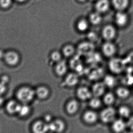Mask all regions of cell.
Returning <instances> with one entry per match:
<instances>
[{
  "instance_id": "cell-1",
  "label": "cell",
  "mask_w": 133,
  "mask_h": 133,
  "mask_svg": "<svg viewBox=\"0 0 133 133\" xmlns=\"http://www.w3.org/2000/svg\"><path fill=\"white\" fill-rule=\"evenodd\" d=\"M15 97L21 104H29L35 98V90L26 85H22L18 87L14 93Z\"/></svg>"
},
{
  "instance_id": "cell-2",
  "label": "cell",
  "mask_w": 133,
  "mask_h": 133,
  "mask_svg": "<svg viewBox=\"0 0 133 133\" xmlns=\"http://www.w3.org/2000/svg\"><path fill=\"white\" fill-rule=\"evenodd\" d=\"M128 66L124 58L114 57L111 58L108 62L109 70L112 73L121 74L125 72Z\"/></svg>"
},
{
  "instance_id": "cell-3",
  "label": "cell",
  "mask_w": 133,
  "mask_h": 133,
  "mask_svg": "<svg viewBox=\"0 0 133 133\" xmlns=\"http://www.w3.org/2000/svg\"><path fill=\"white\" fill-rule=\"evenodd\" d=\"M21 60V56L18 52L15 50H9L5 51L2 61L8 67L15 68L20 64Z\"/></svg>"
},
{
  "instance_id": "cell-4",
  "label": "cell",
  "mask_w": 133,
  "mask_h": 133,
  "mask_svg": "<svg viewBox=\"0 0 133 133\" xmlns=\"http://www.w3.org/2000/svg\"><path fill=\"white\" fill-rule=\"evenodd\" d=\"M21 104L15 98H11L4 104L5 111L8 115L17 116Z\"/></svg>"
},
{
  "instance_id": "cell-5",
  "label": "cell",
  "mask_w": 133,
  "mask_h": 133,
  "mask_svg": "<svg viewBox=\"0 0 133 133\" xmlns=\"http://www.w3.org/2000/svg\"><path fill=\"white\" fill-rule=\"evenodd\" d=\"M117 114V110L112 106H108L102 111L100 118L102 122L104 123H111L116 119Z\"/></svg>"
},
{
  "instance_id": "cell-6",
  "label": "cell",
  "mask_w": 133,
  "mask_h": 133,
  "mask_svg": "<svg viewBox=\"0 0 133 133\" xmlns=\"http://www.w3.org/2000/svg\"><path fill=\"white\" fill-rule=\"evenodd\" d=\"M129 22V16L125 11H118L115 16L116 24L120 28L127 26Z\"/></svg>"
},
{
  "instance_id": "cell-7",
  "label": "cell",
  "mask_w": 133,
  "mask_h": 133,
  "mask_svg": "<svg viewBox=\"0 0 133 133\" xmlns=\"http://www.w3.org/2000/svg\"><path fill=\"white\" fill-rule=\"evenodd\" d=\"M102 50L105 56L111 58L115 57L117 53V48L115 44L111 41H107L103 45Z\"/></svg>"
},
{
  "instance_id": "cell-8",
  "label": "cell",
  "mask_w": 133,
  "mask_h": 133,
  "mask_svg": "<svg viewBox=\"0 0 133 133\" xmlns=\"http://www.w3.org/2000/svg\"><path fill=\"white\" fill-rule=\"evenodd\" d=\"M111 129L115 133H121L125 132L127 130L125 120L120 118L116 119L112 123Z\"/></svg>"
},
{
  "instance_id": "cell-9",
  "label": "cell",
  "mask_w": 133,
  "mask_h": 133,
  "mask_svg": "<svg viewBox=\"0 0 133 133\" xmlns=\"http://www.w3.org/2000/svg\"><path fill=\"white\" fill-rule=\"evenodd\" d=\"M94 46L91 43L83 42L79 45L77 50L79 55L87 56L94 52Z\"/></svg>"
},
{
  "instance_id": "cell-10",
  "label": "cell",
  "mask_w": 133,
  "mask_h": 133,
  "mask_svg": "<svg viewBox=\"0 0 133 133\" xmlns=\"http://www.w3.org/2000/svg\"><path fill=\"white\" fill-rule=\"evenodd\" d=\"M116 29L111 25L105 26L102 30L103 37L107 41H111L114 40L116 36Z\"/></svg>"
},
{
  "instance_id": "cell-11",
  "label": "cell",
  "mask_w": 133,
  "mask_h": 133,
  "mask_svg": "<svg viewBox=\"0 0 133 133\" xmlns=\"http://www.w3.org/2000/svg\"><path fill=\"white\" fill-rule=\"evenodd\" d=\"M31 130L35 133H44L49 131L48 124L41 120L34 122L31 126Z\"/></svg>"
},
{
  "instance_id": "cell-12",
  "label": "cell",
  "mask_w": 133,
  "mask_h": 133,
  "mask_svg": "<svg viewBox=\"0 0 133 133\" xmlns=\"http://www.w3.org/2000/svg\"><path fill=\"white\" fill-rule=\"evenodd\" d=\"M131 92L129 87L122 85L116 87L115 92L116 96L121 100H126L131 95Z\"/></svg>"
},
{
  "instance_id": "cell-13",
  "label": "cell",
  "mask_w": 133,
  "mask_h": 133,
  "mask_svg": "<svg viewBox=\"0 0 133 133\" xmlns=\"http://www.w3.org/2000/svg\"><path fill=\"white\" fill-rule=\"evenodd\" d=\"M65 125L62 120L57 119L48 124L49 131L61 132L64 130Z\"/></svg>"
},
{
  "instance_id": "cell-14",
  "label": "cell",
  "mask_w": 133,
  "mask_h": 133,
  "mask_svg": "<svg viewBox=\"0 0 133 133\" xmlns=\"http://www.w3.org/2000/svg\"><path fill=\"white\" fill-rule=\"evenodd\" d=\"M117 114L119 118L127 119L129 118L132 114V110L129 106L127 105H122L117 109Z\"/></svg>"
},
{
  "instance_id": "cell-15",
  "label": "cell",
  "mask_w": 133,
  "mask_h": 133,
  "mask_svg": "<svg viewBox=\"0 0 133 133\" xmlns=\"http://www.w3.org/2000/svg\"><path fill=\"white\" fill-rule=\"evenodd\" d=\"M113 7L118 11H125L129 8L130 0H111Z\"/></svg>"
},
{
  "instance_id": "cell-16",
  "label": "cell",
  "mask_w": 133,
  "mask_h": 133,
  "mask_svg": "<svg viewBox=\"0 0 133 133\" xmlns=\"http://www.w3.org/2000/svg\"><path fill=\"white\" fill-rule=\"evenodd\" d=\"M77 95L78 98L81 100L85 101L91 98L92 92L85 87H79L77 91Z\"/></svg>"
},
{
  "instance_id": "cell-17",
  "label": "cell",
  "mask_w": 133,
  "mask_h": 133,
  "mask_svg": "<svg viewBox=\"0 0 133 133\" xmlns=\"http://www.w3.org/2000/svg\"><path fill=\"white\" fill-rule=\"evenodd\" d=\"M105 85L103 83H97L94 84L92 89V94L95 97H99L104 94Z\"/></svg>"
},
{
  "instance_id": "cell-18",
  "label": "cell",
  "mask_w": 133,
  "mask_h": 133,
  "mask_svg": "<svg viewBox=\"0 0 133 133\" xmlns=\"http://www.w3.org/2000/svg\"><path fill=\"white\" fill-rule=\"evenodd\" d=\"M32 111L31 107L29 104H22L17 116L21 119H25L30 115Z\"/></svg>"
},
{
  "instance_id": "cell-19",
  "label": "cell",
  "mask_w": 133,
  "mask_h": 133,
  "mask_svg": "<svg viewBox=\"0 0 133 133\" xmlns=\"http://www.w3.org/2000/svg\"><path fill=\"white\" fill-rule=\"evenodd\" d=\"M36 96L41 100L46 99L49 96L50 90L46 87L40 86L35 90Z\"/></svg>"
},
{
  "instance_id": "cell-20",
  "label": "cell",
  "mask_w": 133,
  "mask_h": 133,
  "mask_svg": "<svg viewBox=\"0 0 133 133\" xmlns=\"http://www.w3.org/2000/svg\"><path fill=\"white\" fill-rule=\"evenodd\" d=\"M83 119L84 122L87 123L93 124L97 122L98 116L97 113L93 111H87L84 114Z\"/></svg>"
},
{
  "instance_id": "cell-21",
  "label": "cell",
  "mask_w": 133,
  "mask_h": 133,
  "mask_svg": "<svg viewBox=\"0 0 133 133\" xmlns=\"http://www.w3.org/2000/svg\"><path fill=\"white\" fill-rule=\"evenodd\" d=\"M110 3L109 0H99L96 5L97 11L100 13H104L108 11Z\"/></svg>"
},
{
  "instance_id": "cell-22",
  "label": "cell",
  "mask_w": 133,
  "mask_h": 133,
  "mask_svg": "<svg viewBox=\"0 0 133 133\" xmlns=\"http://www.w3.org/2000/svg\"><path fill=\"white\" fill-rule=\"evenodd\" d=\"M79 107V104L78 102L75 100H72L70 101L66 105V111L69 115H74L77 111Z\"/></svg>"
},
{
  "instance_id": "cell-23",
  "label": "cell",
  "mask_w": 133,
  "mask_h": 133,
  "mask_svg": "<svg viewBox=\"0 0 133 133\" xmlns=\"http://www.w3.org/2000/svg\"><path fill=\"white\" fill-rule=\"evenodd\" d=\"M79 81V78L77 74L70 73L68 74L65 78V83L67 86L74 87L76 86Z\"/></svg>"
},
{
  "instance_id": "cell-24",
  "label": "cell",
  "mask_w": 133,
  "mask_h": 133,
  "mask_svg": "<svg viewBox=\"0 0 133 133\" xmlns=\"http://www.w3.org/2000/svg\"><path fill=\"white\" fill-rule=\"evenodd\" d=\"M67 70V65L65 61H60L55 66V72L59 76L64 75L66 73Z\"/></svg>"
},
{
  "instance_id": "cell-25",
  "label": "cell",
  "mask_w": 133,
  "mask_h": 133,
  "mask_svg": "<svg viewBox=\"0 0 133 133\" xmlns=\"http://www.w3.org/2000/svg\"><path fill=\"white\" fill-rule=\"evenodd\" d=\"M87 62L90 65H96L101 61L102 57L99 54L94 52L87 56Z\"/></svg>"
},
{
  "instance_id": "cell-26",
  "label": "cell",
  "mask_w": 133,
  "mask_h": 133,
  "mask_svg": "<svg viewBox=\"0 0 133 133\" xmlns=\"http://www.w3.org/2000/svg\"><path fill=\"white\" fill-rule=\"evenodd\" d=\"M70 65L73 69H74L78 72H81L83 69L81 59L78 56L74 57L71 60Z\"/></svg>"
},
{
  "instance_id": "cell-27",
  "label": "cell",
  "mask_w": 133,
  "mask_h": 133,
  "mask_svg": "<svg viewBox=\"0 0 133 133\" xmlns=\"http://www.w3.org/2000/svg\"><path fill=\"white\" fill-rule=\"evenodd\" d=\"M116 96L112 92H108L104 95L103 101L104 103L108 106H112L115 102Z\"/></svg>"
},
{
  "instance_id": "cell-28",
  "label": "cell",
  "mask_w": 133,
  "mask_h": 133,
  "mask_svg": "<svg viewBox=\"0 0 133 133\" xmlns=\"http://www.w3.org/2000/svg\"><path fill=\"white\" fill-rule=\"evenodd\" d=\"M103 83L105 86L109 88H112L114 87L116 84V79L112 75H106L104 77Z\"/></svg>"
},
{
  "instance_id": "cell-29",
  "label": "cell",
  "mask_w": 133,
  "mask_h": 133,
  "mask_svg": "<svg viewBox=\"0 0 133 133\" xmlns=\"http://www.w3.org/2000/svg\"><path fill=\"white\" fill-rule=\"evenodd\" d=\"M104 73V70L101 68H98L93 69L92 72H90L88 76L91 79L94 80L100 79L103 75Z\"/></svg>"
},
{
  "instance_id": "cell-30",
  "label": "cell",
  "mask_w": 133,
  "mask_h": 133,
  "mask_svg": "<svg viewBox=\"0 0 133 133\" xmlns=\"http://www.w3.org/2000/svg\"><path fill=\"white\" fill-rule=\"evenodd\" d=\"M101 16L98 12L92 13L90 16L91 22L94 25L99 24L101 21Z\"/></svg>"
},
{
  "instance_id": "cell-31",
  "label": "cell",
  "mask_w": 133,
  "mask_h": 133,
  "mask_svg": "<svg viewBox=\"0 0 133 133\" xmlns=\"http://www.w3.org/2000/svg\"><path fill=\"white\" fill-rule=\"evenodd\" d=\"M89 105L93 109L99 108L101 105V102L98 97H94L91 99L89 102Z\"/></svg>"
},
{
  "instance_id": "cell-32",
  "label": "cell",
  "mask_w": 133,
  "mask_h": 133,
  "mask_svg": "<svg viewBox=\"0 0 133 133\" xmlns=\"http://www.w3.org/2000/svg\"><path fill=\"white\" fill-rule=\"evenodd\" d=\"M123 85L129 87L133 84V75L126 74L125 76L123 78Z\"/></svg>"
},
{
  "instance_id": "cell-33",
  "label": "cell",
  "mask_w": 133,
  "mask_h": 133,
  "mask_svg": "<svg viewBox=\"0 0 133 133\" xmlns=\"http://www.w3.org/2000/svg\"><path fill=\"white\" fill-rule=\"evenodd\" d=\"M74 52V48L72 46L67 45L65 46L63 49V53L66 57L72 56Z\"/></svg>"
},
{
  "instance_id": "cell-34",
  "label": "cell",
  "mask_w": 133,
  "mask_h": 133,
  "mask_svg": "<svg viewBox=\"0 0 133 133\" xmlns=\"http://www.w3.org/2000/svg\"><path fill=\"white\" fill-rule=\"evenodd\" d=\"M62 55L59 52L55 51L53 52L51 55V59L53 61L58 62L61 61Z\"/></svg>"
},
{
  "instance_id": "cell-35",
  "label": "cell",
  "mask_w": 133,
  "mask_h": 133,
  "mask_svg": "<svg viewBox=\"0 0 133 133\" xmlns=\"http://www.w3.org/2000/svg\"><path fill=\"white\" fill-rule=\"evenodd\" d=\"M77 27L79 30L81 31L86 30L88 27L87 22L84 20H82L79 21L77 25Z\"/></svg>"
},
{
  "instance_id": "cell-36",
  "label": "cell",
  "mask_w": 133,
  "mask_h": 133,
  "mask_svg": "<svg viewBox=\"0 0 133 133\" xmlns=\"http://www.w3.org/2000/svg\"><path fill=\"white\" fill-rule=\"evenodd\" d=\"M124 58L128 65L133 66V50L129 52Z\"/></svg>"
},
{
  "instance_id": "cell-37",
  "label": "cell",
  "mask_w": 133,
  "mask_h": 133,
  "mask_svg": "<svg viewBox=\"0 0 133 133\" xmlns=\"http://www.w3.org/2000/svg\"><path fill=\"white\" fill-rule=\"evenodd\" d=\"M126 123L127 130L133 132V115L126 119Z\"/></svg>"
},
{
  "instance_id": "cell-38",
  "label": "cell",
  "mask_w": 133,
  "mask_h": 133,
  "mask_svg": "<svg viewBox=\"0 0 133 133\" xmlns=\"http://www.w3.org/2000/svg\"><path fill=\"white\" fill-rule=\"evenodd\" d=\"M8 85L0 82V96L3 97L7 93Z\"/></svg>"
},
{
  "instance_id": "cell-39",
  "label": "cell",
  "mask_w": 133,
  "mask_h": 133,
  "mask_svg": "<svg viewBox=\"0 0 133 133\" xmlns=\"http://www.w3.org/2000/svg\"><path fill=\"white\" fill-rule=\"evenodd\" d=\"M11 81L10 77L6 74H3L0 76V82L8 85Z\"/></svg>"
},
{
  "instance_id": "cell-40",
  "label": "cell",
  "mask_w": 133,
  "mask_h": 133,
  "mask_svg": "<svg viewBox=\"0 0 133 133\" xmlns=\"http://www.w3.org/2000/svg\"><path fill=\"white\" fill-rule=\"evenodd\" d=\"M11 3V0H0V5L3 8H8Z\"/></svg>"
},
{
  "instance_id": "cell-41",
  "label": "cell",
  "mask_w": 133,
  "mask_h": 133,
  "mask_svg": "<svg viewBox=\"0 0 133 133\" xmlns=\"http://www.w3.org/2000/svg\"><path fill=\"white\" fill-rule=\"evenodd\" d=\"M89 40L92 41H94L97 39V36L95 33L90 32L88 34V36Z\"/></svg>"
},
{
  "instance_id": "cell-42",
  "label": "cell",
  "mask_w": 133,
  "mask_h": 133,
  "mask_svg": "<svg viewBox=\"0 0 133 133\" xmlns=\"http://www.w3.org/2000/svg\"><path fill=\"white\" fill-rule=\"evenodd\" d=\"M5 51L0 49V60H3Z\"/></svg>"
},
{
  "instance_id": "cell-43",
  "label": "cell",
  "mask_w": 133,
  "mask_h": 133,
  "mask_svg": "<svg viewBox=\"0 0 133 133\" xmlns=\"http://www.w3.org/2000/svg\"><path fill=\"white\" fill-rule=\"evenodd\" d=\"M44 119H45V120H46L45 121L50 122V120L52 119V118H51V116L50 115H47L45 116Z\"/></svg>"
},
{
  "instance_id": "cell-44",
  "label": "cell",
  "mask_w": 133,
  "mask_h": 133,
  "mask_svg": "<svg viewBox=\"0 0 133 133\" xmlns=\"http://www.w3.org/2000/svg\"><path fill=\"white\" fill-rule=\"evenodd\" d=\"M2 97L0 96V107H1V105L3 104V99H2Z\"/></svg>"
},
{
  "instance_id": "cell-45",
  "label": "cell",
  "mask_w": 133,
  "mask_h": 133,
  "mask_svg": "<svg viewBox=\"0 0 133 133\" xmlns=\"http://www.w3.org/2000/svg\"><path fill=\"white\" fill-rule=\"evenodd\" d=\"M16 1L19 2H24L26 0H16Z\"/></svg>"
},
{
  "instance_id": "cell-46",
  "label": "cell",
  "mask_w": 133,
  "mask_h": 133,
  "mask_svg": "<svg viewBox=\"0 0 133 133\" xmlns=\"http://www.w3.org/2000/svg\"><path fill=\"white\" fill-rule=\"evenodd\" d=\"M79 1L80 2H84V1H85V0H79Z\"/></svg>"
},
{
  "instance_id": "cell-47",
  "label": "cell",
  "mask_w": 133,
  "mask_h": 133,
  "mask_svg": "<svg viewBox=\"0 0 133 133\" xmlns=\"http://www.w3.org/2000/svg\"><path fill=\"white\" fill-rule=\"evenodd\" d=\"M91 1H94V0H91Z\"/></svg>"
}]
</instances>
